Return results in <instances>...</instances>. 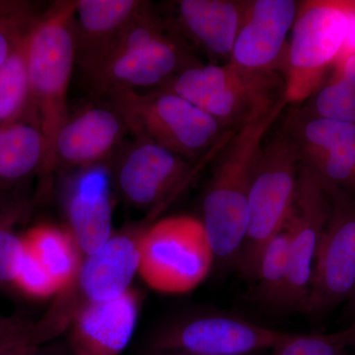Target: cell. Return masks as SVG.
<instances>
[{
	"instance_id": "6da1fadb",
	"label": "cell",
	"mask_w": 355,
	"mask_h": 355,
	"mask_svg": "<svg viewBox=\"0 0 355 355\" xmlns=\"http://www.w3.org/2000/svg\"><path fill=\"white\" fill-rule=\"evenodd\" d=\"M284 99L263 107L240 125L217 164L202 202V221L214 260L235 263L246 239L249 193L268 130Z\"/></svg>"
},
{
	"instance_id": "7a4b0ae2",
	"label": "cell",
	"mask_w": 355,
	"mask_h": 355,
	"mask_svg": "<svg viewBox=\"0 0 355 355\" xmlns=\"http://www.w3.org/2000/svg\"><path fill=\"white\" fill-rule=\"evenodd\" d=\"M76 2L55 1L44 9L26 41L29 110L38 121L46 146L44 174L55 167V139L69 116L67 92L76 64Z\"/></svg>"
},
{
	"instance_id": "3957f363",
	"label": "cell",
	"mask_w": 355,
	"mask_h": 355,
	"mask_svg": "<svg viewBox=\"0 0 355 355\" xmlns=\"http://www.w3.org/2000/svg\"><path fill=\"white\" fill-rule=\"evenodd\" d=\"M300 146L286 133L263 147L249 193L246 239L236 265L253 279L263 248L286 225L300 174Z\"/></svg>"
},
{
	"instance_id": "277c9868",
	"label": "cell",
	"mask_w": 355,
	"mask_h": 355,
	"mask_svg": "<svg viewBox=\"0 0 355 355\" xmlns=\"http://www.w3.org/2000/svg\"><path fill=\"white\" fill-rule=\"evenodd\" d=\"M108 97L128 132L166 147L184 159L197 157L214 144L222 125L171 91H119Z\"/></svg>"
},
{
	"instance_id": "5b68a950",
	"label": "cell",
	"mask_w": 355,
	"mask_h": 355,
	"mask_svg": "<svg viewBox=\"0 0 355 355\" xmlns=\"http://www.w3.org/2000/svg\"><path fill=\"white\" fill-rule=\"evenodd\" d=\"M183 58L181 46L146 2L111 57L89 79L95 92L107 96L153 87L183 71Z\"/></svg>"
},
{
	"instance_id": "8992f818",
	"label": "cell",
	"mask_w": 355,
	"mask_h": 355,
	"mask_svg": "<svg viewBox=\"0 0 355 355\" xmlns=\"http://www.w3.org/2000/svg\"><path fill=\"white\" fill-rule=\"evenodd\" d=\"M277 77L272 70L224 65H191L164 90L181 96L224 123H244L258 110L279 101L272 98ZM240 123V125H241Z\"/></svg>"
},
{
	"instance_id": "52a82bcc",
	"label": "cell",
	"mask_w": 355,
	"mask_h": 355,
	"mask_svg": "<svg viewBox=\"0 0 355 355\" xmlns=\"http://www.w3.org/2000/svg\"><path fill=\"white\" fill-rule=\"evenodd\" d=\"M139 272L156 291H191L205 279L214 257L202 221L190 216L158 221L139 238Z\"/></svg>"
},
{
	"instance_id": "ba28073f",
	"label": "cell",
	"mask_w": 355,
	"mask_h": 355,
	"mask_svg": "<svg viewBox=\"0 0 355 355\" xmlns=\"http://www.w3.org/2000/svg\"><path fill=\"white\" fill-rule=\"evenodd\" d=\"M349 4L309 1L298 6L289 44L284 100L300 101L314 90L320 72L342 58Z\"/></svg>"
},
{
	"instance_id": "9c48e42d",
	"label": "cell",
	"mask_w": 355,
	"mask_h": 355,
	"mask_svg": "<svg viewBox=\"0 0 355 355\" xmlns=\"http://www.w3.org/2000/svg\"><path fill=\"white\" fill-rule=\"evenodd\" d=\"M293 334L273 330L249 320L212 312L184 320L156 338L159 352L195 355H252L273 349Z\"/></svg>"
},
{
	"instance_id": "30bf717a",
	"label": "cell",
	"mask_w": 355,
	"mask_h": 355,
	"mask_svg": "<svg viewBox=\"0 0 355 355\" xmlns=\"http://www.w3.org/2000/svg\"><path fill=\"white\" fill-rule=\"evenodd\" d=\"M328 188L312 168L301 167L297 193L286 226L289 231V272L279 308L304 313L318 246L330 207Z\"/></svg>"
},
{
	"instance_id": "8fae6325",
	"label": "cell",
	"mask_w": 355,
	"mask_h": 355,
	"mask_svg": "<svg viewBox=\"0 0 355 355\" xmlns=\"http://www.w3.org/2000/svg\"><path fill=\"white\" fill-rule=\"evenodd\" d=\"M355 289V207L336 198L318 246L304 313L322 316L347 303Z\"/></svg>"
},
{
	"instance_id": "7c38bea8",
	"label": "cell",
	"mask_w": 355,
	"mask_h": 355,
	"mask_svg": "<svg viewBox=\"0 0 355 355\" xmlns=\"http://www.w3.org/2000/svg\"><path fill=\"white\" fill-rule=\"evenodd\" d=\"M135 139L119 158L116 184L133 207L153 209L183 183L190 165L187 159L156 142Z\"/></svg>"
},
{
	"instance_id": "4fadbf2b",
	"label": "cell",
	"mask_w": 355,
	"mask_h": 355,
	"mask_svg": "<svg viewBox=\"0 0 355 355\" xmlns=\"http://www.w3.org/2000/svg\"><path fill=\"white\" fill-rule=\"evenodd\" d=\"M128 132L127 123L111 104L87 105L69 114L58 132L55 166L62 164L79 170L102 165L116 153Z\"/></svg>"
},
{
	"instance_id": "5bb4252c",
	"label": "cell",
	"mask_w": 355,
	"mask_h": 355,
	"mask_svg": "<svg viewBox=\"0 0 355 355\" xmlns=\"http://www.w3.org/2000/svg\"><path fill=\"white\" fill-rule=\"evenodd\" d=\"M144 1L78 0L74 16L76 64L90 78L116 50Z\"/></svg>"
},
{
	"instance_id": "9a60e30c",
	"label": "cell",
	"mask_w": 355,
	"mask_h": 355,
	"mask_svg": "<svg viewBox=\"0 0 355 355\" xmlns=\"http://www.w3.org/2000/svg\"><path fill=\"white\" fill-rule=\"evenodd\" d=\"M64 209L69 233L85 256L113 237V205L106 166L79 169L67 187Z\"/></svg>"
},
{
	"instance_id": "2e32d148",
	"label": "cell",
	"mask_w": 355,
	"mask_h": 355,
	"mask_svg": "<svg viewBox=\"0 0 355 355\" xmlns=\"http://www.w3.org/2000/svg\"><path fill=\"white\" fill-rule=\"evenodd\" d=\"M139 314V295L132 289L114 300L87 301L74 318L67 345L73 355H121Z\"/></svg>"
},
{
	"instance_id": "e0dca14e",
	"label": "cell",
	"mask_w": 355,
	"mask_h": 355,
	"mask_svg": "<svg viewBox=\"0 0 355 355\" xmlns=\"http://www.w3.org/2000/svg\"><path fill=\"white\" fill-rule=\"evenodd\" d=\"M292 0H257L248 7L230 62L247 69H270L284 51L297 15Z\"/></svg>"
},
{
	"instance_id": "ac0fdd59",
	"label": "cell",
	"mask_w": 355,
	"mask_h": 355,
	"mask_svg": "<svg viewBox=\"0 0 355 355\" xmlns=\"http://www.w3.org/2000/svg\"><path fill=\"white\" fill-rule=\"evenodd\" d=\"M139 266V239L113 236L94 253L86 256L79 270V284L88 301L114 300L130 291Z\"/></svg>"
},
{
	"instance_id": "d6986e66",
	"label": "cell",
	"mask_w": 355,
	"mask_h": 355,
	"mask_svg": "<svg viewBox=\"0 0 355 355\" xmlns=\"http://www.w3.org/2000/svg\"><path fill=\"white\" fill-rule=\"evenodd\" d=\"M248 6L228 0H182L178 20L196 43L217 55H230Z\"/></svg>"
},
{
	"instance_id": "ffe728a7",
	"label": "cell",
	"mask_w": 355,
	"mask_h": 355,
	"mask_svg": "<svg viewBox=\"0 0 355 355\" xmlns=\"http://www.w3.org/2000/svg\"><path fill=\"white\" fill-rule=\"evenodd\" d=\"M306 148L311 153L308 165L328 187L355 180V123L317 118L303 130Z\"/></svg>"
},
{
	"instance_id": "44dd1931",
	"label": "cell",
	"mask_w": 355,
	"mask_h": 355,
	"mask_svg": "<svg viewBox=\"0 0 355 355\" xmlns=\"http://www.w3.org/2000/svg\"><path fill=\"white\" fill-rule=\"evenodd\" d=\"M44 161V135L30 110L22 118L0 125V193L43 172Z\"/></svg>"
},
{
	"instance_id": "7402d4cb",
	"label": "cell",
	"mask_w": 355,
	"mask_h": 355,
	"mask_svg": "<svg viewBox=\"0 0 355 355\" xmlns=\"http://www.w3.org/2000/svg\"><path fill=\"white\" fill-rule=\"evenodd\" d=\"M25 246L46 268L60 291L67 288L80 270V250L69 229L40 224L23 234Z\"/></svg>"
},
{
	"instance_id": "603a6c76",
	"label": "cell",
	"mask_w": 355,
	"mask_h": 355,
	"mask_svg": "<svg viewBox=\"0 0 355 355\" xmlns=\"http://www.w3.org/2000/svg\"><path fill=\"white\" fill-rule=\"evenodd\" d=\"M289 272V231L284 226L263 248L253 282L254 295L268 305L279 307Z\"/></svg>"
},
{
	"instance_id": "cb8c5ba5",
	"label": "cell",
	"mask_w": 355,
	"mask_h": 355,
	"mask_svg": "<svg viewBox=\"0 0 355 355\" xmlns=\"http://www.w3.org/2000/svg\"><path fill=\"white\" fill-rule=\"evenodd\" d=\"M26 41L27 38L0 65V125L18 120L29 112L30 84Z\"/></svg>"
},
{
	"instance_id": "d4e9b609",
	"label": "cell",
	"mask_w": 355,
	"mask_h": 355,
	"mask_svg": "<svg viewBox=\"0 0 355 355\" xmlns=\"http://www.w3.org/2000/svg\"><path fill=\"white\" fill-rule=\"evenodd\" d=\"M44 9L29 0H0V65L27 38Z\"/></svg>"
},
{
	"instance_id": "484cf974",
	"label": "cell",
	"mask_w": 355,
	"mask_h": 355,
	"mask_svg": "<svg viewBox=\"0 0 355 355\" xmlns=\"http://www.w3.org/2000/svg\"><path fill=\"white\" fill-rule=\"evenodd\" d=\"M24 202L7 200L0 205V284H11L25 251L23 234L15 226L24 217Z\"/></svg>"
},
{
	"instance_id": "4316f807",
	"label": "cell",
	"mask_w": 355,
	"mask_h": 355,
	"mask_svg": "<svg viewBox=\"0 0 355 355\" xmlns=\"http://www.w3.org/2000/svg\"><path fill=\"white\" fill-rule=\"evenodd\" d=\"M355 347V323L328 335H296L272 349V355H347Z\"/></svg>"
},
{
	"instance_id": "83f0119b",
	"label": "cell",
	"mask_w": 355,
	"mask_h": 355,
	"mask_svg": "<svg viewBox=\"0 0 355 355\" xmlns=\"http://www.w3.org/2000/svg\"><path fill=\"white\" fill-rule=\"evenodd\" d=\"M12 286L32 298H48L60 291L46 268L26 246Z\"/></svg>"
},
{
	"instance_id": "f1b7e54d",
	"label": "cell",
	"mask_w": 355,
	"mask_h": 355,
	"mask_svg": "<svg viewBox=\"0 0 355 355\" xmlns=\"http://www.w3.org/2000/svg\"><path fill=\"white\" fill-rule=\"evenodd\" d=\"M316 110L320 118L355 123V88L338 79L318 94Z\"/></svg>"
},
{
	"instance_id": "f546056e",
	"label": "cell",
	"mask_w": 355,
	"mask_h": 355,
	"mask_svg": "<svg viewBox=\"0 0 355 355\" xmlns=\"http://www.w3.org/2000/svg\"><path fill=\"white\" fill-rule=\"evenodd\" d=\"M24 343L43 345L39 323L0 316V349Z\"/></svg>"
},
{
	"instance_id": "4dcf8cb0",
	"label": "cell",
	"mask_w": 355,
	"mask_h": 355,
	"mask_svg": "<svg viewBox=\"0 0 355 355\" xmlns=\"http://www.w3.org/2000/svg\"><path fill=\"white\" fill-rule=\"evenodd\" d=\"M20 355H73L69 345H51L44 343L40 347H33Z\"/></svg>"
},
{
	"instance_id": "1f68e13d",
	"label": "cell",
	"mask_w": 355,
	"mask_h": 355,
	"mask_svg": "<svg viewBox=\"0 0 355 355\" xmlns=\"http://www.w3.org/2000/svg\"><path fill=\"white\" fill-rule=\"evenodd\" d=\"M340 80L355 88V53L342 58Z\"/></svg>"
},
{
	"instance_id": "d6a6232c",
	"label": "cell",
	"mask_w": 355,
	"mask_h": 355,
	"mask_svg": "<svg viewBox=\"0 0 355 355\" xmlns=\"http://www.w3.org/2000/svg\"><path fill=\"white\" fill-rule=\"evenodd\" d=\"M355 53V7L350 6L349 11V30L345 39L342 58Z\"/></svg>"
},
{
	"instance_id": "836d02e7",
	"label": "cell",
	"mask_w": 355,
	"mask_h": 355,
	"mask_svg": "<svg viewBox=\"0 0 355 355\" xmlns=\"http://www.w3.org/2000/svg\"><path fill=\"white\" fill-rule=\"evenodd\" d=\"M33 347H36V345L29 343H19V345H11L0 349V355H20Z\"/></svg>"
},
{
	"instance_id": "e575fe53",
	"label": "cell",
	"mask_w": 355,
	"mask_h": 355,
	"mask_svg": "<svg viewBox=\"0 0 355 355\" xmlns=\"http://www.w3.org/2000/svg\"><path fill=\"white\" fill-rule=\"evenodd\" d=\"M347 305H349V309L350 313L355 317V289L352 295L350 296L349 300L347 301Z\"/></svg>"
},
{
	"instance_id": "d590c367",
	"label": "cell",
	"mask_w": 355,
	"mask_h": 355,
	"mask_svg": "<svg viewBox=\"0 0 355 355\" xmlns=\"http://www.w3.org/2000/svg\"><path fill=\"white\" fill-rule=\"evenodd\" d=\"M170 355H195V354H184V352H175V354H170Z\"/></svg>"
}]
</instances>
